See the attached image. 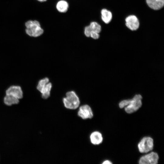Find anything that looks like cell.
Here are the masks:
<instances>
[{"mask_svg":"<svg viewBox=\"0 0 164 164\" xmlns=\"http://www.w3.org/2000/svg\"><path fill=\"white\" fill-rule=\"evenodd\" d=\"M63 102L65 107L70 110L77 109L80 104L79 97L73 91L67 92L66 97L63 98Z\"/></svg>","mask_w":164,"mask_h":164,"instance_id":"1","label":"cell"},{"mask_svg":"<svg viewBox=\"0 0 164 164\" xmlns=\"http://www.w3.org/2000/svg\"><path fill=\"white\" fill-rule=\"evenodd\" d=\"M26 27V32L29 36L37 37L41 35L43 32L39 22L36 20H29L25 23Z\"/></svg>","mask_w":164,"mask_h":164,"instance_id":"2","label":"cell"},{"mask_svg":"<svg viewBox=\"0 0 164 164\" xmlns=\"http://www.w3.org/2000/svg\"><path fill=\"white\" fill-rule=\"evenodd\" d=\"M142 96L140 94L135 95L132 99L129 100L128 105L125 108L126 112L128 114L137 111L142 106Z\"/></svg>","mask_w":164,"mask_h":164,"instance_id":"3","label":"cell"},{"mask_svg":"<svg viewBox=\"0 0 164 164\" xmlns=\"http://www.w3.org/2000/svg\"><path fill=\"white\" fill-rule=\"evenodd\" d=\"M153 140L149 137L143 138L138 144V146L140 152L147 153L151 151L153 147Z\"/></svg>","mask_w":164,"mask_h":164,"instance_id":"4","label":"cell"},{"mask_svg":"<svg viewBox=\"0 0 164 164\" xmlns=\"http://www.w3.org/2000/svg\"><path fill=\"white\" fill-rule=\"evenodd\" d=\"M159 159L158 154L152 152L141 157L138 163L140 164H156L158 163Z\"/></svg>","mask_w":164,"mask_h":164,"instance_id":"5","label":"cell"},{"mask_svg":"<svg viewBox=\"0 0 164 164\" xmlns=\"http://www.w3.org/2000/svg\"><path fill=\"white\" fill-rule=\"evenodd\" d=\"M77 115L79 117L84 120L91 119L93 116V112L91 107L86 104L80 107Z\"/></svg>","mask_w":164,"mask_h":164,"instance_id":"6","label":"cell"},{"mask_svg":"<svg viewBox=\"0 0 164 164\" xmlns=\"http://www.w3.org/2000/svg\"><path fill=\"white\" fill-rule=\"evenodd\" d=\"M6 94L11 95L19 99L23 97V93L20 86L13 85L10 86L7 89Z\"/></svg>","mask_w":164,"mask_h":164,"instance_id":"7","label":"cell"},{"mask_svg":"<svg viewBox=\"0 0 164 164\" xmlns=\"http://www.w3.org/2000/svg\"><path fill=\"white\" fill-rule=\"evenodd\" d=\"M126 25L132 30L137 29L139 27V23L137 18L135 15H131L125 19Z\"/></svg>","mask_w":164,"mask_h":164,"instance_id":"8","label":"cell"},{"mask_svg":"<svg viewBox=\"0 0 164 164\" xmlns=\"http://www.w3.org/2000/svg\"><path fill=\"white\" fill-rule=\"evenodd\" d=\"M90 138L91 143L94 145H98L103 141V138L101 134L98 131L92 132L90 135Z\"/></svg>","mask_w":164,"mask_h":164,"instance_id":"9","label":"cell"},{"mask_svg":"<svg viewBox=\"0 0 164 164\" xmlns=\"http://www.w3.org/2000/svg\"><path fill=\"white\" fill-rule=\"evenodd\" d=\"M149 7L154 10H159L164 6V0H146Z\"/></svg>","mask_w":164,"mask_h":164,"instance_id":"10","label":"cell"},{"mask_svg":"<svg viewBox=\"0 0 164 164\" xmlns=\"http://www.w3.org/2000/svg\"><path fill=\"white\" fill-rule=\"evenodd\" d=\"M52 87V84L49 82L40 91V92L43 98L46 99L49 97Z\"/></svg>","mask_w":164,"mask_h":164,"instance_id":"11","label":"cell"},{"mask_svg":"<svg viewBox=\"0 0 164 164\" xmlns=\"http://www.w3.org/2000/svg\"><path fill=\"white\" fill-rule=\"evenodd\" d=\"M5 104L8 106L16 104L19 103V99L18 98L10 95L6 94L4 98Z\"/></svg>","mask_w":164,"mask_h":164,"instance_id":"12","label":"cell"},{"mask_svg":"<svg viewBox=\"0 0 164 164\" xmlns=\"http://www.w3.org/2000/svg\"><path fill=\"white\" fill-rule=\"evenodd\" d=\"M68 8V3L64 0H60L57 3L56 5L57 10L61 13L66 12L67 11Z\"/></svg>","mask_w":164,"mask_h":164,"instance_id":"13","label":"cell"},{"mask_svg":"<svg viewBox=\"0 0 164 164\" xmlns=\"http://www.w3.org/2000/svg\"><path fill=\"white\" fill-rule=\"evenodd\" d=\"M101 13L102 20L106 23H109L112 19L111 12L106 9H103L101 10Z\"/></svg>","mask_w":164,"mask_h":164,"instance_id":"14","label":"cell"},{"mask_svg":"<svg viewBox=\"0 0 164 164\" xmlns=\"http://www.w3.org/2000/svg\"><path fill=\"white\" fill-rule=\"evenodd\" d=\"M49 82V79L47 77H45L41 79L38 83L37 86V89L40 92Z\"/></svg>","mask_w":164,"mask_h":164,"instance_id":"15","label":"cell"},{"mask_svg":"<svg viewBox=\"0 0 164 164\" xmlns=\"http://www.w3.org/2000/svg\"><path fill=\"white\" fill-rule=\"evenodd\" d=\"M91 31L98 33H99L101 30V26L96 22H91L89 25Z\"/></svg>","mask_w":164,"mask_h":164,"instance_id":"16","label":"cell"},{"mask_svg":"<svg viewBox=\"0 0 164 164\" xmlns=\"http://www.w3.org/2000/svg\"><path fill=\"white\" fill-rule=\"evenodd\" d=\"M91 32V30L89 26L85 27L84 29V33L86 36L87 37H90Z\"/></svg>","mask_w":164,"mask_h":164,"instance_id":"17","label":"cell"},{"mask_svg":"<svg viewBox=\"0 0 164 164\" xmlns=\"http://www.w3.org/2000/svg\"><path fill=\"white\" fill-rule=\"evenodd\" d=\"M90 37L94 39H97L99 38V33L91 31Z\"/></svg>","mask_w":164,"mask_h":164,"instance_id":"18","label":"cell"},{"mask_svg":"<svg viewBox=\"0 0 164 164\" xmlns=\"http://www.w3.org/2000/svg\"><path fill=\"white\" fill-rule=\"evenodd\" d=\"M112 163L110 161L108 160H106L104 161L102 164H112Z\"/></svg>","mask_w":164,"mask_h":164,"instance_id":"19","label":"cell"},{"mask_svg":"<svg viewBox=\"0 0 164 164\" xmlns=\"http://www.w3.org/2000/svg\"><path fill=\"white\" fill-rule=\"evenodd\" d=\"M37 1L40 2H44L46 1L47 0H37Z\"/></svg>","mask_w":164,"mask_h":164,"instance_id":"20","label":"cell"}]
</instances>
